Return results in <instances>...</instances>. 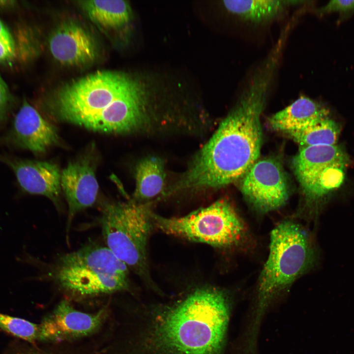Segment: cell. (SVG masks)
<instances>
[{"label": "cell", "instance_id": "24", "mask_svg": "<svg viewBox=\"0 0 354 354\" xmlns=\"http://www.w3.org/2000/svg\"><path fill=\"white\" fill-rule=\"evenodd\" d=\"M11 102L7 86L0 76V126L4 124L8 118Z\"/></svg>", "mask_w": 354, "mask_h": 354}, {"label": "cell", "instance_id": "10", "mask_svg": "<svg viewBox=\"0 0 354 354\" xmlns=\"http://www.w3.org/2000/svg\"><path fill=\"white\" fill-rule=\"evenodd\" d=\"M48 44L53 58L65 66L87 65L98 57V45L93 35L74 20L60 23L52 32Z\"/></svg>", "mask_w": 354, "mask_h": 354}, {"label": "cell", "instance_id": "22", "mask_svg": "<svg viewBox=\"0 0 354 354\" xmlns=\"http://www.w3.org/2000/svg\"><path fill=\"white\" fill-rule=\"evenodd\" d=\"M49 344L48 348H40L35 346L26 345L18 347L11 351L9 354H69V352L64 351L67 343Z\"/></svg>", "mask_w": 354, "mask_h": 354}, {"label": "cell", "instance_id": "21", "mask_svg": "<svg viewBox=\"0 0 354 354\" xmlns=\"http://www.w3.org/2000/svg\"><path fill=\"white\" fill-rule=\"evenodd\" d=\"M0 329L30 343L43 342L42 324L0 312Z\"/></svg>", "mask_w": 354, "mask_h": 354}, {"label": "cell", "instance_id": "9", "mask_svg": "<svg viewBox=\"0 0 354 354\" xmlns=\"http://www.w3.org/2000/svg\"><path fill=\"white\" fill-rule=\"evenodd\" d=\"M240 190L256 208L264 212L280 207L289 197L284 170L272 158L257 160L242 177Z\"/></svg>", "mask_w": 354, "mask_h": 354}, {"label": "cell", "instance_id": "14", "mask_svg": "<svg viewBox=\"0 0 354 354\" xmlns=\"http://www.w3.org/2000/svg\"><path fill=\"white\" fill-rule=\"evenodd\" d=\"M303 1L281 0H225L223 6L230 14L240 22L263 25L276 20L291 6Z\"/></svg>", "mask_w": 354, "mask_h": 354}, {"label": "cell", "instance_id": "25", "mask_svg": "<svg viewBox=\"0 0 354 354\" xmlns=\"http://www.w3.org/2000/svg\"><path fill=\"white\" fill-rule=\"evenodd\" d=\"M0 37H8L11 35L7 28L0 20Z\"/></svg>", "mask_w": 354, "mask_h": 354}, {"label": "cell", "instance_id": "17", "mask_svg": "<svg viewBox=\"0 0 354 354\" xmlns=\"http://www.w3.org/2000/svg\"><path fill=\"white\" fill-rule=\"evenodd\" d=\"M78 3L90 20L103 30H119L131 18V8L125 0H83Z\"/></svg>", "mask_w": 354, "mask_h": 354}, {"label": "cell", "instance_id": "1", "mask_svg": "<svg viewBox=\"0 0 354 354\" xmlns=\"http://www.w3.org/2000/svg\"><path fill=\"white\" fill-rule=\"evenodd\" d=\"M141 307L128 312L109 354H225L231 306L220 289Z\"/></svg>", "mask_w": 354, "mask_h": 354}, {"label": "cell", "instance_id": "2", "mask_svg": "<svg viewBox=\"0 0 354 354\" xmlns=\"http://www.w3.org/2000/svg\"><path fill=\"white\" fill-rule=\"evenodd\" d=\"M277 69L274 61L265 59L254 69L236 106L173 190L225 186L242 178L257 161L262 143L261 116Z\"/></svg>", "mask_w": 354, "mask_h": 354}, {"label": "cell", "instance_id": "19", "mask_svg": "<svg viewBox=\"0 0 354 354\" xmlns=\"http://www.w3.org/2000/svg\"><path fill=\"white\" fill-rule=\"evenodd\" d=\"M346 154L345 151L336 145L300 146L298 152L293 159V167L298 178Z\"/></svg>", "mask_w": 354, "mask_h": 354}, {"label": "cell", "instance_id": "8", "mask_svg": "<svg viewBox=\"0 0 354 354\" xmlns=\"http://www.w3.org/2000/svg\"><path fill=\"white\" fill-rule=\"evenodd\" d=\"M110 312L107 306L93 313L85 312L63 299L41 322L45 343H71L89 337L102 328Z\"/></svg>", "mask_w": 354, "mask_h": 354}, {"label": "cell", "instance_id": "12", "mask_svg": "<svg viewBox=\"0 0 354 354\" xmlns=\"http://www.w3.org/2000/svg\"><path fill=\"white\" fill-rule=\"evenodd\" d=\"M16 147L34 153L44 152L59 142L56 128L24 101L5 138Z\"/></svg>", "mask_w": 354, "mask_h": 354}, {"label": "cell", "instance_id": "4", "mask_svg": "<svg viewBox=\"0 0 354 354\" xmlns=\"http://www.w3.org/2000/svg\"><path fill=\"white\" fill-rule=\"evenodd\" d=\"M128 269L106 246L91 244L60 256L53 276L68 297L82 300L129 291Z\"/></svg>", "mask_w": 354, "mask_h": 354}, {"label": "cell", "instance_id": "18", "mask_svg": "<svg viewBox=\"0 0 354 354\" xmlns=\"http://www.w3.org/2000/svg\"><path fill=\"white\" fill-rule=\"evenodd\" d=\"M165 178L164 162L156 157L142 159L135 170L136 186L133 200L148 203L163 190Z\"/></svg>", "mask_w": 354, "mask_h": 354}, {"label": "cell", "instance_id": "3", "mask_svg": "<svg viewBox=\"0 0 354 354\" xmlns=\"http://www.w3.org/2000/svg\"><path fill=\"white\" fill-rule=\"evenodd\" d=\"M50 105L56 119L102 133L138 132L149 122L143 85L122 72L98 70L71 81Z\"/></svg>", "mask_w": 354, "mask_h": 354}, {"label": "cell", "instance_id": "23", "mask_svg": "<svg viewBox=\"0 0 354 354\" xmlns=\"http://www.w3.org/2000/svg\"><path fill=\"white\" fill-rule=\"evenodd\" d=\"M353 12H354V0H330L317 11L319 15H324L332 13L347 14Z\"/></svg>", "mask_w": 354, "mask_h": 354}, {"label": "cell", "instance_id": "15", "mask_svg": "<svg viewBox=\"0 0 354 354\" xmlns=\"http://www.w3.org/2000/svg\"><path fill=\"white\" fill-rule=\"evenodd\" d=\"M328 116L327 110L311 98L301 96L269 118L271 127L287 133L304 128Z\"/></svg>", "mask_w": 354, "mask_h": 354}, {"label": "cell", "instance_id": "11", "mask_svg": "<svg viewBox=\"0 0 354 354\" xmlns=\"http://www.w3.org/2000/svg\"><path fill=\"white\" fill-rule=\"evenodd\" d=\"M0 161L12 170L25 192L45 196L57 208H60L61 172L56 164L5 155H0Z\"/></svg>", "mask_w": 354, "mask_h": 354}, {"label": "cell", "instance_id": "16", "mask_svg": "<svg viewBox=\"0 0 354 354\" xmlns=\"http://www.w3.org/2000/svg\"><path fill=\"white\" fill-rule=\"evenodd\" d=\"M349 162L346 155L298 178L306 197L311 200H319L339 187L344 180Z\"/></svg>", "mask_w": 354, "mask_h": 354}, {"label": "cell", "instance_id": "20", "mask_svg": "<svg viewBox=\"0 0 354 354\" xmlns=\"http://www.w3.org/2000/svg\"><path fill=\"white\" fill-rule=\"evenodd\" d=\"M340 131L338 124L327 116L286 133L300 146H331L336 145Z\"/></svg>", "mask_w": 354, "mask_h": 354}, {"label": "cell", "instance_id": "5", "mask_svg": "<svg viewBox=\"0 0 354 354\" xmlns=\"http://www.w3.org/2000/svg\"><path fill=\"white\" fill-rule=\"evenodd\" d=\"M151 203L108 202L100 218L106 246L127 267L152 285L149 274L147 246L154 227Z\"/></svg>", "mask_w": 354, "mask_h": 354}, {"label": "cell", "instance_id": "13", "mask_svg": "<svg viewBox=\"0 0 354 354\" xmlns=\"http://www.w3.org/2000/svg\"><path fill=\"white\" fill-rule=\"evenodd\" d=\"M60 184L68 207V229L74 216L97 199L99 185L94 164L87 158L70 162L61 172Z\"/></svg>", "mask_w": 354, "mask_h": 354}, {"label": "cell", "instance_id": "6", "mask_svg": "<svg viewBox=\"0 0 354 354\" xmlns=\"http://www.w3.org/2000/svg\"><path fill=\"white\" fill-rule=\"evenodd\" d=\"M313 258L311 241L299 224L285 221L272 231L268 257L259 279L255 325L272 298L305 271Z\"/></svg>", "mask_w": 354, "mask_h": 354}, {"label": "cell", "instance_id": "7", "mask_svg": "<svg viewBox=\"0 0 354 354\" xmlns=\"http://www.w3.org/2000/svg\"><path fill=\"white\" fill-rule=\"evenodd\" d=\"M151 216L154 227L167 235L218 248L236 245L246 232L243 221L224 199L182 216L166 217L153 211Z\"/></svg>", "mask_w": 354, "mask_h": 354}]
</instances>
